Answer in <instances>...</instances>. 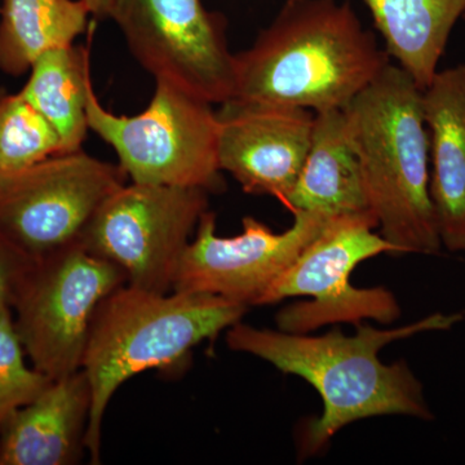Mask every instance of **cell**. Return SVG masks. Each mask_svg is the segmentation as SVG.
<instances>
[{"label": "cell", "mask_w": 465, "mask_h": 465, "mask_svg": "<svg viewBox=\"0 0 465 465\" xmlns=\"http://www.w3.org/2000/svg\"><path fill=\"white\" fill-rule=\"evenodd\" d=\"M84 2L87 3L91 14L94 17L100 18V20L110 18L114 0H84Z\"/></svg>", "instance_id": "obj_22"}, {"label": "cell", "mask_w": 465, "mask_h": 465, "mask_svg": "<svg viewBox=\"0 0 465 465\" xmlns=\"http://www.w3.org/2000/svg\"><path fill=\"white\" fill-rule=\"evenodd\" d=\"M344 115L379 234L399 255L439 253L442 243L430 191L423 90L402 67L390 63Z\"/></svg>", "instance_id": "obj_3"}, {"label": "cell", "mask_w": 465, "mask_h": 465, "mask_svg": "<svg viewBox=\"0 0 465 465\" xmlns=\"http://www.w3.org/2000/svg\"><path fill=\"white\" fill-rule=\"evenodd\" d=\"M220 106V170L231 173L249 194L271 195L284 206L307 158L314 113L231 103Z\"/></svg>", "instance_id": "obj_12"}, {"label": "cell", "mask_w": 465, "mask_h": 465, "mask_svg": "<svg viewBox=\"0 0 465 465\" xmlns=\"http://www.w3.org/2000/svg\"><path fill=\"white\" fill-rule=\"evenodd\" d=\"M125 283L119 266L79 242L35 260L11 308L32 365L52 381L81 370L94 312Z\"/></svg>", "instance_id": "obj_7"}, {"label": "cell", "mask_w": 465, "mask_h": 465, "mask_svg": "<svg viewBox=\"0 0 465 465\" xmlns=\"http://www.w3.org/2000/svg\"><path fill=\"white\" fill-rule=\"evenodd\" d=\"M64 154L57 131L20 92L0 94V171L33 166Z\"/></svg>", "instance_id": "obj_19"}, {"label": "cell", "mask_w": 465, "mask_h": 465, "mask_svg": "<svg viewBox=\"0 0 465 465\" xmlns=\"http://www.w3.org/2000/svg\"><path fill=\"white\" fill-rule=\"evenodd\" d=\"M91 39L87 47L54 48L36 58L21 96L57 131L64 154L82 149L87 136L92 84Z\"/></svg>", "instance_id": "obj_18"}, {"label": "cell", "mask_w": 465, "mask_h": 465, "mask_svg": "<svg viewBox=\"0 0 465 465\" xmlns=\"http://www.w3.org/2000/svg\"><path fill=\"white\" fill-rule=\"evenodd\" d=\"M293 224L275 232L255 217L243 219L235 237L216 234V216L202 215L197 235L183 250L174 273L176 292L207 293L244 307L259 305L272 283L320 234L330 217L295 211Z\"/></svg>", "instance_id": "obj_11"}, {"label": "cell", "mask_w": 465, "mask_h": 465, "mask_svg": "<svg viewBox=\"0 0 465 465\" xmlns=\"http://www.w3.org/2000/svg\"><path fill=\"white\" fill-rule=\"evenodd\" d=\"M249 307L207 293L152 292L124 284L92 318L82 367L92 405L85 449L100 464L101 430L110 400L128 379L183 362L192 349L241 322Z\"/></svg>", "instance_id": "obj_4"}, {"label": "cell", "mask_w": 465, "mask_h": 465, "mask_svg": "<svg viewBox=\"0 0 465 465\" xmlns=\"http://www.w3.org/2000/svg\"><path fill=\"white\" fill-rule=\"evenodd\" d=\"M423 112L440 243L465 255V65L437 72L423 90Z\"/></svg>", "instance_id": "obj_14"}, {"label": "cell", "mask_w": 465, "mask_h": 465, "mask_svg": "<svg viewBox=\"0 0 465 465\" xmlns=\"http://www.w3.org/2000/svg\"><path fill=\"white\" fill-rule=\"evenodd\" d=\"M213 105L179 88L155 82L148 108L115 115L88 90V127L115 150L133 183L219 192L224 183L217 157L219 118Z\"/></svg>", "instance_id": "obj_6"}, {"label": "cell", "mask_w": 465, "mask_h": 465, "mask_svg": "<svg viewBox=\"0 0 465 465\" xmlns=\"http://www.w3.org/2000/svg\"><path fill=\"white\" fill-rule=\"evenodd\" d=\"M391 63L349 2L286 0L249 50L235 54L226 103L344 110Z\"/></svg>", "instance_id": "obj_2"}, {"label": "cell", "mask_w": 465, "mask_h": 465, "mask_svg": "<svg viewBox=\"0 0 465 465\" xmlns=\"http://www.w3.org/2000/svg\"><path fill=\"white\" fill-rule=\"evenodd\" d=\"M372 213L330 217L320 234L266 290L259 305H272L295 296H309L278 312V330L308 333L327 324L399 320L396 296L384 287L358 289L351 273L361 262L381 253L399 255L379 232Z\"/></svg>", "instance_id": "obj_5"}, {"label": "cell", "mask_w": 465, "mask_h": 465, "mask_svg": "<svg viewBox=\"0 0 465 465\" xmlns=\"http://www.w3.org/2000/svg\"><path fill=\"white\" fill-rule=\"evenodd\" d=\"M461 320L460 313H436L397 329L361 322L354 335L333 330L321 336L238 322L228 329L226 344L272 363L283 374L304 379L320 393L322 414L309 421L299 448L304 459L322 451L342 428L363 419L403 415L433 420L423 385L406 361L385 365L379 351L418 333L451 329Z\"/></svg>", "instance_id": "obj_1"}, {"label": "cell", "mask_w": 465, "mask_h": 465, "mask_svg": "<svg viewBox=\"0 0 465 465\" xmlns=\"http://www.w3.org/2000/svg\"><path fill=\"white\" fill-rule=\"evenodd\" d=\"M127 177L82 149L0 171V234L33 260L74 244Z\"/></svg>", "instance_id": "obj_9"}, {"label": "cell", "mask_w": 465, "mask_h": 465, "mask_svg": "<svg viewBox=\"0 0 465 465\" xmlns=\"http://www.w3.org/2000/svg\"><path fill=\"white\" fill-rule=\"evenodd\" d=\"M397 65L425 90L437 74L465 0H365Z\"/></svg>", "instance_id": "obj_16"}, {"label": "cell", "mask_w": 465, "mask_h": 465, "mask_svg": "<svg viewBox=\"0 0 465 465\" xmlns=\"http://www.w3.org/2000/svg\"><path fill=\"white\" fill-rule=\"evenodd\" d=\"M110 18L155 82L211 105L231 100L235 54L229 50L228 24L202 0H114Z\"/></svg>", "instance_id": "obj_10"}, {"label": "cell", "mask_w": 465, "mask_h": 465, "mask_svg": "<svg viewBox=\"0 0 465 465\" xmlns=\"http://www.w3.org/2000/svg\"><path fill=\"white\" fill-rule=\"evenodd\" d=\"M25 357L12 309L0 305V430L52 381L33 365H27Z\"/></svg>", "instance_id": "obj_20"}, {"label": "cell", "mask_w": 465, "mask_h": 465, "mask_svg": "<svg viewBox=\"0 0 465 465\" xmlns=\"http://www.w3.org/2000/svg\"><path fill=\"white\" fill-rule=\"evenodd\" d=\"M3 92H5V91H3V90H0V94H3Z\"/></svg>", "instance_id": "obj_23"}, {"label": "cell", "mask_w": 465, "mask_h": 465, "mask_svg": "<svg viewBox=\"0 0 465 465\" xmlns=\"http://www.w3.org/2000/svg\"><path fill=\"white\" fill-rule=\"evenodd\" d=\"M35 260L0 234V305L12 308L17 291Z\"/></svg>", "instance_id": "obj_21"}, {"label": "cell", "mask_w": 465, "mask_h": 465, "mask_svg": "<svg viewBox=\"0 0 465 465\" xmlns=\"http://www.w3.org/2000/svg\"><path fill=\"white\" fill-rule=\"evenodd\" d=\"M464 20H465V15H464Z\"/></svg>", "instance_id": "obj_24"}, {"label": "cell", "mask_w": 465, "mask_h": 465, "mask_svg": "<svg viewBox=\"0 0 465 465\" xmlns=\"http://www.w3.org/2000/svg\"><path fill=\"white\" fill-rule=\"evenodd\" d=\"M92 405L84 370L54 379L0 430V465H74L85 449Z\"/></svg>", "instance_id": "obj_13"}, {"label": "cell", "mask_w": 465, "mask_h": 465, "mask_svg": "<svg viewBox=\"0 0 465 465\" xmlns=\"http://www.w3.org/2000/svg\"><path fill=\"white\" fill-rule=\"evenodd\" d=\"M284 207L326 217L372 213L348 140L344 110L314 113L307 158Z\"/></svg>", "instance_id": "obj_15"}, {"label": "cell", "mask_w": 465, "mask_h": 465, "mask_svg": "<svg viewBox=\"0 0 465 465\" xmlns=\"http://www.w3.org/2000/svg\"><path fill=\"white\" fill-rule=\"evenodd\" d=\"M84 0H3L0 9V72L21 76L36 58L70 47L88 27Z\"/></svg>", "instance_id": "obj_17"}, {"label": "cell", "mask_w": 465, "mask_h": 465, "mask_svg": "<svg viewBox=\"0 0 465 465\" xmlns=\"http://www.w3.org/2000/svg\"><path fill=\"white\" fill-rule=\"evenodd\" d=\"M206 211L203 189L133 183L103 202L79 243L119 266L130 286L167 293Z\"/></svg>", "instance_id": "obj_8"}]
</instances>
